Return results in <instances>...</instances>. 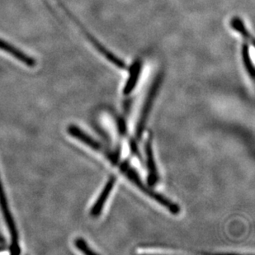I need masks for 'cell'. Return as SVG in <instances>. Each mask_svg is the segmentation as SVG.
I'll return each mask as SVG.
<instances>
[{"mask_svg":"<svg viewBox=\"0 0 255 255\" xmlns=\"http://www.w3.org/2000/svg\"><path fill=\"white\" fill-rule=\"evenodd\" d=\"M116 166H118L121 173L125 175L126 178L129 179L134 185L136 186L141 192L146 194L148 197L156 201L158 203L165 207L170 213L173 215H178L180 213L181 208L177 203L172 202L169 198H165L164 195L157 193L156 191L153 190L150 187L145 185L141 180L137 171L135 170L128 159L126 160H119Z\"/></svg>","mask_w":255,"mask_h":255,"instance_id":"obj_1","label":"cell"},{"mask_svg":"<svg viewBox=\"0 0 255 255\" xmlns=\"http://www.w3.org/2000/svg\"><path fill=\"white\" fill-rule=\"evenodd\" d=\"M231 30L236 31L241 39V57L246 71L251 77V80L255 79V66H254L251 51H253L255 38L250 29L247 27L243 18L239 16H234L229 22Z\"/></svg>","mask_w":255,"mask_h":255,"instance_id":"obj_2","label":"cell"},{"mask_svg":"<svg viewBox=\"0 0 255 255\" xmlns=\"http://www.w3.org/2000/svg\"><path fill=\"white\" fill-rule=\"evenodd\" d=\"M57 2L58 6L63 10V12H65V14L70 18V21L74 23V24L80 29L81 33L84 35L87 41H89V43L91 44L93 47L99 52L101 56H104L106 60H109L110 58L114 55V52L111 51V50L107 48L106 46H104V44L100 42L90 31L85 27V25L83 24L82 22H80V20L78 19L77 17L70 11L66 5L63 2L62 0H56Z\"/></svg>","mask_w":255,"mask_h":255,"instance_id":"obj_3","label":"cell"},{"mask_svg":"<svg viewBox=\"0 0 255 255\" xmlns=\"http://www.w3.org/2000/svg\"><path fill=\"white\" fill-rule=\"evenodd\" d=\"M163 77H164V75H163L161 72L159 73L157 75L156 77H155L154 81L152 83L148 94H147L146 99L144 100V106H143V109H142L141 112H140V118H139L137 126H136V128H135V138L138 140H140L141 139L142 135L144 133V129H145V127H146L148 117H149V113H150V110H151L155 97H156L157 94L159 92V88H160V85H161Z\"/></svg>","mask_w":255,"mask_h":255,"instance_id":"obj_4","label":"cell"},{"mask_svg":"<svg viewBox=\"0 0 255 255\" xmlns=\"http://www.w3.org/2000/svg\"><path fill=\"white\" fill-rule=\"evenodd\" d=\"M0 208H1L2 215L4 217L5 222H6L8 231H9L10 237H11L10 252L12 255H19L21 253V251H20L19 242H18L19 241L18 233H17L16 225L14 223V220L12 218V213L10 212L7 198L5 196L4 190L2 188L1 180H0Z\"/></svg>","mask_w":255,"mask_h":255,"instance_id":"obj_5","label":"cell"},{"mask_svg":"<svg viewBox=\"0 0 255 255\" xmlns=\"http://www.w3.org/2000/svg\"><path fill=\"white\" fill-rule=\"evenodd\" d=\"M144 56L140 55L135 58V60H133L130 66H128V78L123 90V94L126 96L130 95L134 91L135 87L137 86L142 70L144 67Z\"/></svg>","mask_w":255,"mask_h":255,"instance_id":"obj_6","label":"cell"},{"mask_svg":"<svg viewBox=\"0 0 255 255\" xmlns=\"http://www.w3.org/2000/svg\"><path fill=\"white\" fill-rule=\"evenodd\" d=\"M144 152L146 156V168L148 172L147 176V183L150 188H153L159 182V173L157 169L156 164L154 160V152L152 147L151 138L147 139L144 144Z\"/></svg>","mask_w":255,"mask_h":255,"instance_id":"obj_7","label":"cell"},{"mask_svg":"<svg viewBox=\"0 0 255 255\" xmlns=\"http://www.w3.org/2000/svg\"><path fill=\"white\" fill-rule=\"evenodd\" d=\"M0 50L12 56L27 67L33 68L36 65V60L32 56H29L21 49L17 48L12 44L2 38H0Z\"/></svg>","mask_w":255,"mask_h":255,"instance_id":"obj_8","label":"cell"},{"mask_svg":"<svg viewBox=\"0 0 255 255\" xmlns=\"http://www.w3.org/2000/svg\"><path fill=\"white\" fill-rule=\"evenodd\" d=\"M116 180H117V178H116L115 176L113 175L109 178V180L107 182L106 185L100 193L99 198L97 199L94 206L92 207L91 211H90V215L92 217H99V215L101 214L104 206L106 204L107 200L109 198V195L111 194L112 191L114 189Z\"/></svg>","mask_w":255,"mask_h":255,"instance_id":"obj_9","label":"cell"},{"mask_svg":"<svg viewBox=\"0 0 255 255\" xmlns=\"http://www.w3.org/2000/svg\"><path fill=\"white\" fill-rule=\"evenodd\" d=\"M75 246L79 251L85 255H98L95 251H92L91 248L88 246L85 240L83 238H78L75 241Z\"/></svg>","mask_w":255,"mask_h":255,"instance_id":"obj_10","label":"cell"},{"mask_svg":"<svg viewBox=\"0 0 255 255\" xmlns=\"http://www.w3.org/2000/svg\"><path fill=\"white\" fill-rule=\"evenodd\" d=\"M118 132L123 137H125L128 134V126L125 119L123 118H118Z\"/></svg>","mask_w":255,"mask_h":255,"instance_id":"obj_11","label":"cell"},{"mask_svg":"<svg viewBox=\"0 0 255 255\" xmlns=\"http://www.w3.org/2000/svg\"><path fill=\"white\" fill-rule=\"evenodd\" d=\"M130 150H131V153H132L134 155L138 157L139 159H140V161H142V158L140 156V151H139V148L137 146V143L135 141V140H130Z\"/></svg>","mask_w":255,"mask_h":255,"instance_id":"obj_12","label":"cell"}]
</instances>
